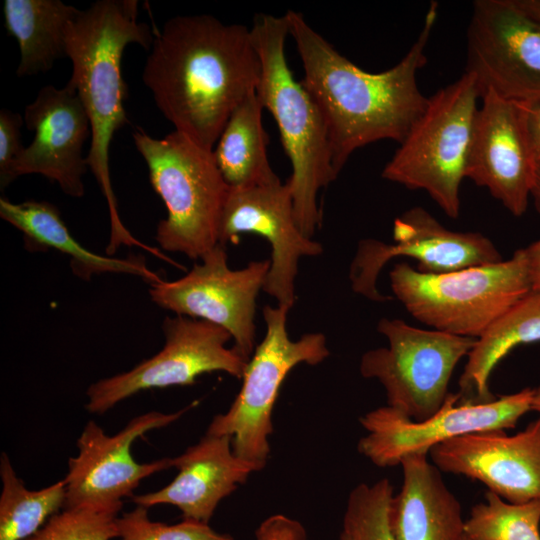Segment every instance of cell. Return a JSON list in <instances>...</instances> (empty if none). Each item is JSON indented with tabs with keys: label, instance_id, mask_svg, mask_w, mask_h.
<instances>
[{
	"label": "cell",
	"instance_id": "17",
	"mask_svg": "<svg viewBox=\"0 0 540 540\" xmlns=\"http://www.w3.org/2000/svg\"><path fill=\"white\" fill-rule=\"evenodd\" d=\"M428 455L441 472L480 481L507 502L540 501V416L516 434H467L436 445Z\"/></svg>",
	"mask_w": 540,
	"mask_h": 540
},
{
	"label": "cell",
	"instance_id": "8",
	"mask_svg": "<svg viewBox=\"0 0 540 540\" xmlns=\"http://www.w3.org/2000/svg\"><path fill=\"white\" fill-rule=\"evenodd\" d=\"M288 312L280 306H264L266 332L248 360L240 391L225 413L213 417L206 431L231 437L235 455L259 470L270 455L272 412L283 381L297 365L314 366L330 355L323 333H306L298 340L290 339Z\"/></svg>",
	"mask_w": 540,
	"mask_h": 540
},
{
	"label": "cell",
	"instance_id": "39",
	"mask_svg": "<svg viewBox=\"0 0 540 540\" xmlns=\"http://www.w3.org/2000/svg\"><path fill=\"white\" fill-rule=\"evenodd\" d=\"M463 540H471L466 535L464 536Z\"/></svg>",
	"mask_w": 540,
	"mask_h": 540
},
{
	"label": "cell",
	"instance_id": "10",
	"mask_svg": "<svg viewBox=\"0 0 540 540\" xmlns=\"http://www.w3.org/2000/svg\"><path fill=\"white\" fill-rule=\"evenodd\" d=\"M163 348L127 372L92 383L86 409L103 414L117 403L147 389L186 386L205 373L225 372L242 379L248 360L233 346L221 326L187 316L166 317Z\"/></svg>",
	"mask_w": 540,
	"mask_h": 540
},
{
	"label": "cell",
	"instance_id": "24",
	"mask_svg": "<svg viewBox=\"0 0 540 540\" xmlns=\"http://www.w3.org/2000/svg\"><path fill=\"white\" fill-rule=\"evenodd\" d=\"M79 10L61 0L4 1V26L20 51L17 76L46 72L67 57V32Z\"/></svg>",
	"mask_w": 540,
	"mask_h": 540
},
{
	"label": "cell",
	"instance_id": "9",
	"mask_svg": "<svg viewBox=\"0 0 540 540\" xmlns=\"http://www.w3.org/2000/svg\"><path fill=\"white\" fill-rule=\"evenodd\" d=\"M388 346L365 352L364 378L377 379L387 405L413 421H423L445 404L451 376L468 356L476 339L411 326L401 319L382 318L377 325Z\"/></svg>",
	"mask_w": 540,
	"mask_h": 540
},
{
	"label": "cell",
	"instance_id": "20",
	"mask_svg": "<svg viewBox=\"0 0 540 540\" xmlns=\"http://www.w3.org/2000/svg\"><path fill=\"white\" fill-rule=\"evenodd\" d=\"M176 477L158 491L133 495L132 501L145 508L168 504L176 506L183 519L209 523L218 504L245 483L259 468L237 455L232 438L207 434L172 458Z\"/></svg>",
	"mask_w": 540,
	"mask_h": 540
},
{
	"label": "cell",
	"instance_id": "2",
	"mask_svg": "<svg viewBox=\"0 0 540 540\" xmlns=\"http://www.w3.org/2000/svg\"><path fill=\"white\" fill-rule=\"evenodd\" d=\"M438 6L430 3L406 55L378 73L367 72L340 54L302 13H285L303 66L301 82L322 114L337 175L357 149L380 140L400 144L423 113L428 98L418 87L417 75L428 61L426 49Z\"/></svg>",
	"mask_w": 540,
	"mask_h": 540
},
{
	"label": "cell",
	"instance_id": "19",
	"mask_svg": "<svg viewBox=\"0 0 540 540\" xmlns=\"http://www.w3.org/2000/svg\"><path fill=\"white\" fill-rule=\"evenodd\" d=\"M466 178L485 187L514 216L525 213L537 162L519 104L492 91L481 96Z\"/></svg>",
	"mask_w": 540,
	"mask_h": 540
},
{
	"label": "cell",
	"instance_id": "16",
	"mask_svg": "<svg viewBox=\"0 0 540 540\" xmlns=\"http://www.w3.org/2000/svg\"><path fill=\"white\" fill-rule=\"evenodd\" d=\"M175 413L148 412L136 416L113 436L94 421H89L77 440L78 455L68 462L64 478V508L79 506H123L124 497L146 477L172 467V458L139 463L131 453L133 442L153 429L178 420L187 411Z\"/></svg>",
	"mask_w": 540,
	"mask_h": 540
},
{
	"label": "cell",
	"instance_id": "21",
	"mask_svg": "<svg viewBox=\"0 0 540 540\" xmlns=\"http://www.w3.org/2000/svg\"><path fill=\"white\" fill-rule=\"evenodd\" d=\"M403 484L389 505L395 540H463L465 519L457 497L428 454L402 459Z\"/></svg>",
	"mask_w": 540,
	"mask_h": 540
},
{
	"label": "cell",
	"instance_id": "7",
	"mask_svg": "<svg viewBox=\"0 0 540 540\" xmlns=\"http://www.w3.org/2000/svg\"><path fill=\"white\" fill-rule=\"evenodd\" d=\"M479 98L476 80L467 72L435 92L384 166L382 177L426 191L446 215L457 218Z\"/></svg>",
	"mask_w": 540,
	"mask_h": 540
},
{
	"label": "cell",
	"instance_id": "35",
	"mask_svg": "<svg viewBox=\"0 0 540 540\" xmlns=\"http://www.w3.org/2000/svg\"><path fill=\"white\" fill-rule=\"evenodd\" d=\"M517 2L528 14L540 21V0H517Z\"/></svg>",
	"mask_w": 540,
	"mask_h": 540
},
{
	"label": "cell",
	"instance_id": "29",
	"mask_svg": "<svg viewBox=\"0 0 540 540\" xmlns=\"http://www.w3.org/2000/svg\"><path fill=\"white\" fill-rule=\"evenodd\" d=\"M122 506L64 508L24 540H113Z\"/></svg>",
	"mask_w": 540,
	"mask_h": 540
},
{
	"label": "cell",
	"instance_id": "5",
	"mask_svg": "<svg viewBox=\"0 0 540 540\" xmlns=\"http://www.w3.org/2000/svg\"><path fill=\"white\" fill-rule=\"evenodd\" d=\"M132 137L167 209L155 240L166 251L200 260L219 244V223L229 192L213 152L175 130L157 139L137 128Z\"/></svg>",
	"mask_w": 540,
	"mask_h": 540
},
{
	"label": "cell",
	"instance_id": "30",
	"mask_svg": "<svg viewBox=\"0 0 540 540\" xmlns=\"http://www.w3.org/2000/svg\"><path fill=\"white\" fill-rule=\"evenodd\" d=\"M117 527L118 540H233L202 521L183 519L174 525L152 521L147 508L138 505L118 517Z\"/></svg>",
	"mask_w": 540,
	"mask_h": 540
},
{
	"label": "cell",
	"instance_id": "3",
	"mask_svg": "<svg viewBox=\"0 0 540 540\" xmlns=\"http://www.w3.org/2000/svg\"><path fill=\"white\" fill-rule=\"evenodd\" d=\"M138 17L137 0H99L79 10L67 32L66 54L72 62L68 83L76 89L91 128L86 159L108 204L111 234L106 252L109 255L123 244L147 249L119 217L109 168L113 136L128 123L124 108L128 91L121 71L124 50L132 43L150 49L155 36L151 27Z\"/></svg>",
	"mask_w": 540,
	"mask_h": 540
},
{
	"label": "cell",
	"instance_id": "25",
	"mask_svg": "<svg viewBox=\"0 0 540 540\" xmlns=\"http://www.w3.org/2000/svg\"><path fill=\"white\" fill-rule=\"evenodd\" d=\"M263 110L257 92L249 95L233 111L212 150L217 167L231 189H246L280 179L267 155Z\"/></svg>",
	"mask_w": 540,
	"mask_h": 540
},
{
	"label": "cell",
	"instance_id": "12",
	"mask_svg": "<svg viewBox=\"0 0 540 540\" xmlns=\"http://www.w3.org/2000/svg\"><path fill=\"white\" fill-rule=\"evenodd\" d=\"M482 96L540 103V21L517 0H476L467 29L466 71Z\"/></svg>",
	"mask_w": 540,
	"mask_h": 540
},
{
	"label": "cell",
	"instance_id": "27",
	"mask_svg": "<svg viewBox=\"0 0 540 540\" xmlns=\"http://www.w3.org/2000/svg\"><path fill=\"white\" fill-rule=\"evenodd\" d=\"M540 501L510 503L488 491L465 519L471 540H540Z\"/></svg>",
	"mask_w": 540,
	"mask_h": 540
},
{
	"label": "cell",
	"instance_id": "23",
	"mask_svg": "<svg viewBox=\"0 0 540 540\" xmlns=\"http://www.w3.org/2000/svg\"><path fill=\"white\" fill-rule=\"evenodd\" d=\"M540 341V291H531L476 339L459 378V403H485L496 397L489 378L497 364L515 347Z\"/></svg>",
	"mask_w": 540,
	"mask_h": 540
},
{
	"label": "cell",
	"instance_id": "22",
	"mask_svg": "<svg viewBox=\"0 0 540 540\" xmlns=\"http://www.w3.org/2000/svg\"><path fill=\"white\" fill-rule=\"evenodd\" d=\"M0 216L22 232L29 249H54L70 258L75 275L89 280L93 275L123 273L138 276L150 285L162 279L151 271L142 256L114 258L89 251L70 233L58 208L46 201L12 203L0 199Z\"/></svg>",
	"mask_w": 540,
	"mask_h": 540
},
{
	"label": "cell",
	"instance_id": "28",
	"mask_svg": "<svg viewBox=\"0 0 540 540\" xmlns=\"http://www.w3.org/2000/svg\"><path fill=\"white\" fill-rule=\"evenodd\" d=\"M394 488L387 478L355 486L347 500L343 530L351 540H395L389 524Z\"/></svg>",
	"mask_w": 540,
	"mask_h": 540
},
{
	"label": "cell",
	"instance_id": "33",
	"mask_svg": "<svg viewBox=\"0 0 540 540\" xmlns=\"http://www.w3.org/2000/svg\"><path fill=\"white\" fill-rule=\"evenodd\" d=\"M518 103V102H517ZM525 132L536 162L540 161V103H518Z\"/></svg>",
	"mask_w": 540,
	"mask_h": 540
},
{
	"label": "cell",
	"instance_id": "1",
	"mask_svg": "<svg viewBox=\"0 0 540 540\" xmlns=\"http://www.w3.org/2000/svg\"><path fill=\"white\" fill-rule=\"evenodd\" d=\"M260 75L250 28L199 14L173 17L157 31L142 80L175 131L212 151Z\"/></svg>",
	"mask_w": 540,
	"mask_h": 540
},
{
	"label": "cell",
	"instance_id": "6",
	"mask_svg": "<svg viewBox=\"0 0 540 540\" xmlns=\"http://www.w3.org/2000/svg\"><path fill=\"white\" fill-rule=\"evenodd\" d=\"M389 278L393 294L415 319L434 330L474 339L532 291L523 249L508 260L441 274L400 262Z\"/></svg>",
	"mask_w": 540,
	"mask_h": 540
},
{
	"label": "cell",
	"instance_id": "15",
	"mask_svg": "<svg viewBox=\"0 0 540 540\" xmlns=\"http://www.w3.org/2000/svg\"><path fill=\"white\" fill-rule=\"evenodd\" d=\"M243 233L259 235L270 244V268L263 291L277 306L290 311L296 301L299 260L321 255L323 247L300 230L287 182L279 179L246 189L229 188L219 223V244L235 242Z\"/></svg>",
	"mask_w": 540,
	"mask_h": 540
},
{
	"label": "cell",
	"instance_id": "32",
	"mask_svg": "<svg viewBox=\"0 0 540 540\" xmlns=\"http://www.w3.org/2000/svg\"><path fill=\"white\" fill-rule=\"evenodd\" d=\"M255 540H307V533L299 521L283 514H274L257 527Z\"/></svg>",
	"mask_w": 540,
	"mask_h": 540
},
{
	"label": "cell",
	"instance_id": "18",
	"mask_svg": "<svg viewBox=\"0 0 540 540\" xmlns=\"http://www.w3.org/2000/svg\"><path fill=\"white\" fill-rule=\"evenodd\" d=\"M26 128L34 133L13 166L14 180L25 174H40L56 182L75 198L85 193L83 176L88 163L82 154L91 135L88 115L76 89L44 86L24 111Z\"/></svg>",
	"mask_w": 540,
	"mask_h": 540
},
{
	"label": "cell",
	"instance_id": "4",
	"mask_svg": "<svg viewBox=\"0 0 540 540\" xmlns=\"http://www.w3.org/2000/svg\"><path fill=\"white\" fill-rule=\"evenodd\" d=\"M261 62L257 95L274 118L292 172L290 187L296 222L309 238L320 227V190L337 178L325 122L312 95L288 65L286 15L258 14L250 28Z\"/></svg>",
	"mask_w": 540,
	"mask_h": 540
},
{
	"label": "cell",
	"instance_id": "11",
	"mask_svg": "<svg viewBox=\"0 0 540 540\" xmlns=\"http://www.w3.org/2000/svg\"><path fill=\"white\" fill-rule=\"evenodd\" d=\"M533 395L534 388H524L474 404L459 403V393H450L441 410L423 421H413L388 405L379 407L360 417L367 434L357 448L378 467L396 466L405 457L428 454L452 438L514 428L532 410Z\"/></svg>",
	"mask_w": 540,
	"mask_h": 540
},
{
	"label": "cell",
	"instance_id": "34",
	"mask_svg": "<svg viewBox=\"0 0 540 540\" xmlns=\"http://www.w3.org/2000/svg\"><path fill=\"white\" fill-rule=\"evenodd\" d=\"M532 291H540V239L524 248Z\"/></svg>",
	"mask_w": 540,
	"mask_h": 540
},
{
	"label": "cell",
	"instance_id": "36",
	"mask_svg": "<svg viewBox=\"0 0 540 540\" xmlns=\"http://www.w3.org/2000/svg\"><path fill=\"white\" fill-rule=\"evenodd\" d=\"M531 198L534 201L535 207L540 213V161L537 162L534 182L531 191Z\"/></svg>",
	"mask_w": 540,
	"mask_h": 540
},
{
	"label": "cell",
	"instance_id": "38",
	"mask_svg": "<svg viewBox=\"0 0 540 540\" xmlns=\"http://www.w3.org/2000/svg\"><path fill=\"white\" fill-rule=\"evenodd\" d=\"M340 540H351V538L346 533L341 532Z\"/></svg>",
	"mask_w": 540,
	"mask_h": 540
},
{
	"label": "cell",
	"instance_id": "31",
	"mask_svg": "<svg viewBox=\"0 0 540 540\" xmlns=\"http://www.w3.org/2000/svg\"><path fill=\"white\" fill-rule=\"evenodd\" d=\"M24 118L18 113L0 111V186L5 189L14 181L13 166L24 149L21 142V127Z\"/></svg>",
	"mask_w": 540,
	"mask_h": 540
},
{
	"label": "cell",
	"instance_id": "14",
	"mask_svg": "<svg viewBox=\"0 0 540 540\" xmlns=\"http://www.w3.org/2000/svg\"><path fill=\"white\" fill-rule=\"evenodd\" d=\"M394 243L362 239L349 269L352 290L370 301L386 302L393 297L381 294L377 279L393 258L417 261V270L441 274L471 266L494 263L502 257L493 242L477 232H458L444 227L426 209L416 206L394 221Z\"/></svg>",
	"mask_w": 540,
	"mask_h": 540
},
{
	"label": "cell",
	"instance_id": "37",
	"mask_svg": "<svg viewBox=\"0 0 540 540\" xmlns=\"http://www.w3.org/2000/svg\"><path fill=\"white\" fill-rule=\"evenodd\" d=\"M532 410L540 414V386L534 388Z\"/></svg>",
	"mask_w": 540,
	"mask_h": 540
},
{
	"label": "cell",
	"instance_id": "26",
	"mask_svg": "<svg viewBox=\"0 0 540 540\" xmlns=\"http://www.w3.org/2000/svg\"><path fill=\"white\" fill-rule=\"evenodd\" d=\"M0 475V540H24L64 507V479L40 490H29L6 453L1 455Z\"/></svg>",
	"mask_w": 540,
	"mask_h": 540
},
{
	"label": "cell",
	"instance_id": "13",
	"mask_svg": "<svg viewBox=\"0 0 540 540\" xmlns=\"http://www.w3.org/2000/svg\"><path fill=\"white\" fill-rule=\"evenodd\" d=\"M183 277L151 284V300L176 315L205 320L226 329L233 347L247 360L256 348V299L270 260L231 269L225 246L217 244Z\"/></svg>",
	"mask_w": 540,
	"mask_h": 540
}]
</instances>
